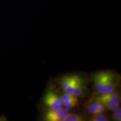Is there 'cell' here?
I'll list each match as a JSON object with an SVG mask.
<instances>
[{
  "instance_id": "3957f363",
  "label": "cell",
  "mask_w": 121,
  "mask_h": 121,
  "mask_svg": "<svg viewBox=\"0 0 121 121\" xmlns=\"http://www.w3.org/2000/svg\"><path fill=\"white\" fill-rule=\"evenodd\" d=\"M69 113V109L60 108L58 109H48L44 116V120L46 121H62Z\"/></svg>"
},
{
  "instance_id": "8fae6325",
  "label": "cell",
  "mask_w": 121,
  "mask_h": 121,
  "mask_svg": "<svg viewBox=\"0 0 121 121\" xmlns=\"http://www.w3.org/2000/svg\"><path fill=\"white\" fill-rule=\"evenodd\" d=\"M112 118L114 121H120L121 120V109L120 107H118L116 109L114 110Z\"/></svg>"
},
{
  "instance_id": "9c48e42d",
  "label": "cell",
  "mask_w": 121,
  "mask_h": 121,
  "mask_svg": "<svg viewBox=\"0 0 121 121\" xmlns=\"http://www.w3.org/2000/svg\"><path fill=\"white\" fill-rule=\"evenodd\" d=\"M78 104V98L71 100L67 101V102H63V105L65 106V108L67 109H70L75 107Z\"/></svg>"
},
{
  "instance_id": "8992f818",
  "label": "cell",
  "mask_w": 121,
  "mask_h": 121,
  "mask_svg": "<svg viewBox=\"0 0 121 121\" xmlns=\"http://www.w3.org/2000/svg\"><path fill=\"white\" fill-rule=\"evenodd\" d=\"M80 78L81 77L78 75L65 76L62 78L61 81H60V86H61V87L64 90L65 89L69 87L72 83L76 81Z\"/></svg>"
},
{
  "instance_id": "7c38bea8",
  "label": "cell",
  "mask_w": 121,
  "mask_h": 121,
  "mask_svg": "<svg viewBox=\"0 0 121 121\" xmlns=\"http://www.w3.org/2000/svg\"><path fill=\"white\" fill-rule=\"evenodd\" d=\"M76 98H78L77 96L71 94L66 93V92L65 94H63L62 96H61V99L62 100V102H67V101L76 99Z\"/></svg>"
},
{
  "instance_id": "52a82bcc",
  "label": "cell",
  "mask_w": 121,
  "mask_h": 121,
  "mask_svg": "<svg viewBox=\"0 0 121 121\" xmlns=\"http://www.w3.org/2000/svg\"><path fill=\"white\" fill-rule=\"evenodd\" d=\"M85 121V117L81 114L68 113L62 121Z\"/></svg>"
},
{
  "instance_id": "ba28073f",
  "label": "cell",
  "mask_w": 121,
  "mask_h": 121,
  "mask_svg": "<svg viewBox=\"0 0 121 121\" xmlns=\"http://www.w3.org/2000/svg\"><path fill=\"white\" fill-rule=\"evenodd\" d=\"M109 120L108 117L102 113L94 114L90 118V121H108Z\"/></svg>"
},
{
  "instance_id": "277c9868",
  "label": "cell",
  "mask_w": 121,
  "mask_h": 121,
  "mask_svg": "<svg viewBox=\"0 0 121 121\" xmlns=\"http://www.w3.org/2000/svg\"><path fill=\"white\" fill-rule=\"evenodd\" d=\"M85 86L84 85V81L82 78H80L76 81L72 83L71 85L67 87L64 90L66 93L71 94L77 96H80L83 94L84 92Z\"/></svg>"
},
{
  "instance_id": "5b68a950",
  "label": "cell",
  "mask_w": 121,
  "mask_h": 121,
  "mask_svg": "<svg viewBox=\"0 0 121 121\" xmlns=\"http://www.w3.org/2000/svg\"><path fill=\"white\" fill-rule=\"evenodd\" d=\"M105 71L97 72L93 75L94 85L95 90L100 94L103 93L104 86V78H105Z\"/></svg>"
},
{
  "instance_id": "30bf717a",
  "label": "cell",
  "mask_w": 121,
  "mask_h": 121,
  "mask_svg": "<svg viewBox=\"0 0 121 121\" xmlns=\"http://www.w3.org/2000/svg\"><path fill=\"white\" fill-rule=\"evenodd\" d=\"M87 110L91 114H97L98 113V103L96 100V102L91 103L87 107Z\"/></svg>"
},
{
  "instance_id": "6da1fadb",
  "label": "cell",
  "mask_w": 121,
  "mask_h": 121,
  "mask_svg": "<svg viewBox=\"0 0 121 121\" xmlns=\"http://www.w3.org/2000/svg\"><path fill=\"white\" fill-rule=\"evenodd\" d=\"M96 100L99 101L105 106L106 108L114 110L120 105L121 99L119 95L115 92L102 94L96 97Z\"/></svg>"
},
{
  "instance_id": "7a4b0ae2",
  "label": "cell",
  "mask_w": 121,
  "mask_h": 121,
  "mask_svg": "<svg viewBox=\"0 0 121 121\" xmlns=\"http://www.w3.org/2000/svg\"><path fill=\"white\" fill-rule=\"evenodd\" d=\"M44 103L49 109H58L62 108L63 105V102L61 98L55 92L50 90L45 94L44 97Z\"/></svg>"
}]
</instances>
